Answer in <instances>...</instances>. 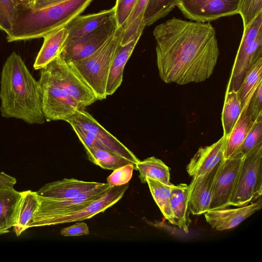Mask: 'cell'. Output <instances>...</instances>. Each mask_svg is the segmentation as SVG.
<instances>
[{"label":"cell","instance_id":"obj_1","mask_svg":"<svg viewBox=\"0 0 262 262\" xmlns=\"http://www.w3.org/2000/svg\"><path fill=\"white\" fill-rule=\"evenodd\" d=\"M157 65L166 83L202 82L213 74L219 56L216 32L209 22L175 17L157 26Z\"/></svg>","mask_w":262,"mask_h":262},{"label":"cell","instance_id":"obj_2","mask_svg":"<svg viewBox=\"0 0 262 262\" xmlns=\"http://www.w3.org/2000/svg\"><path fill=\"white\" fill-rule=\"evenodd\" d=\"M0 99L3 117L20 119L30 124L45 123L39 81L15 52L7 57L2 68Z\"/></svg>","mask_w":262,"mask_h":262},{"label":"cell","instance_id":"obj_3","mask_svg":"<svg viewBox=\"0 0 262 262\" xmlns=\"http://www.w3.org/2000/svg\"><path fill=\"white\" fill-rule=\"evenodd\" d=\"M93 0H65L40 9H18L8 42L43 37L50 32L65 27L79 15Z\"/></svg>","mask_w":262,"mask_h":262},{"label":"cell","instance_id":"obj_4","mask_svg":"<svg viewBox=\"0 0 262 262\" xmlns=\"http://www.w3.org/2000/svg\"><path fill=\"white\" fill-rule=\"evenodd\" d=\"M125 24L93 54L70 63L95 93L97 100L105 99L107 79L116 51L120 44Z\"/></svg>","mask_w":262,"mask_h":262},{"label":"cell","instance_id":"obj_5","mask_svg":"<svg viewBox=\"0 0 262 262\" xmlns=\"http://www.w3.org/2000/svg\"><path fill=\"white\" fill-rule=\"evenodd\" d=\"M262 195V144L245 155L229 206L242 207Z\"/></svg>","mask_w":262,"mask_h":262},{"label":"cell","instance_id":"obj_6","mask_svg":"<svg viewBox=\"0 0 262 262\" xmlns=\"http://www.w3.org/2000/svg\"><path fill=\"white\" fill-rule=\"evenodd\" d=\"M41 70L83 109L98 100L73 66L58 56Z\"/></svg>","mask_w":262,"mask_h":262},{"label":"cell","instance_id":"obj_7","mask_svg":"<svg viewBox=\"0 0 262 262\" xmlns=\"http://www.w3.org/2000/svg\"><path fill=\"white\" fill-rule=\"evenodd\" d=\"M112 187L108 183L73 198L52 199L37 195L38 206L29 228L36 227L39 222L53 217L75 211L102 196Z\"/></svg>","mask_w":262,"mask_h":262},{"label":"cell","instance_id":"obj_8","mask_svg":"<svg viewBox=\"0 0 262 262\" xmlns=\"http://www.w3.org/2000/svg\"><path fill=\"white\" fill-rule=\"evenodd\" d=\"M38 81L42 92V109L46 121H65L77 111L84 110L41 70Z\"/></svg>","mask_w":262,"mask_h":262},{"label":"cell","instance_id":"obj_9","mask_svg":"<svg viewBox=\"0 0 262 262\" xmlns=\"http://www.w3.org/2000/svg\"><path fill=\"white\" fill-rule=\"evenodd\" d=\"M245 155L236 152L219 164L211 188L209 210L229 207V203Z\"/></svg>","mask_w":262,"mask_h":262},{"label":"cell","instance_id":"obj_10","mask_svg":"<svg viewBox=\"0 0 262 262\" xmlns=\"http://www.w3.org/2000/svg\"><path fill=\"white\" fill-rule=\"evenodd\" d=\"M117 28L114 16L86 35L64 45L58 56L67 63L86 58L101 48Z\"/></svg>","mask_w":262,"mask_h":262},{"label":"cell","instance_id":"obj_11","mask_svg":"<svg viewBox=\"0 0 262 262\" xmlns=\"http://www.w3.org/2000/svg\"><path fill=\"white\" fill-rule=\"evenodd\" d=\"M65 121L70 125H76L91 134L96 142L95 147L117 154L135 165L139 161L132 151L106 130L84 110L77 111Z\"/></svg>","mask_w":262,"mask_h":262},{"label":"cell","instance_id":"obj_12","mask_svg":"<svg viewBox=\"0 0 262 262\" xmlns=\"http://www.w3.org/2000/svg\"><path fill=\"white\" fill-rule=\"evenodd\" d=\"M240 0H179L178 7L187 18L208 23L238 13Z\"/></svg>","mask_w":262,"mask_h":262},{"label":"cell","instance_id":"obj_13","mask_svg":"<svg viewBox=\"0 0 262 262\" xmlns=\"http://www.w3.org/2000/svg\"><path fill=\"white\" fill-rule=\"evenodd\" d=\"M129 185L112 187L102 196L84 207L68 214L57 216L43 220L36 227L56 225L90 219L103 212L119 202L123 196Z\"/></svg>","mask_w":262,"mask_h":262},{"label":"cell","instance_id":"obj_14","mask_svg":"<svg viewBox=\"0 0 262 262\" xmlns=\"http://www.w3.org/2000/svg\"><path fill=\"white\" fill-rule=\"evenodd\" d=\"M262 207L261 196L247 205L236 208H221L209 210L204 213L206 222L217 231L233 228Z\"/></svg>","mask_w":262,"mask_h":262},{"label":"cell","instance_id":"obj_15","mask_svg":"<svg viewBox=\"0 0 262 262\" xmlns=\"http://www.w3.org/2000/svg\"><path fill=\"white\" fill-rule=\"evenodd\" d=\"M225 137L210 145L200 147L186 166L191 177L204 175L214 168L224 159Z\"/></svg>","mask_w":262,"mask_h":262},{"label":"cell","instance_id":"obj_16","mask_svg":"<svg viewBox=\"0 0 262 262\" xmlns=\"http://www.w3.org/2000/svg\"><path fill=\"white\" fill-rule=\"evenodd\" d=\"M219 164L209 172L192 177L188 185L189 204L192 214H204L209 210L212 185Z\"/></svg>","mask_w":262,"mask_h":262},{"label":"cell","instance_id":"obj_17","mask_svg":"<svg viewBox=\"0 0 262 262\" xmlns=\"http://www.w3.org/2000/svg\"><path fill=\"white\" fill-rule=\"evenodd\" d=\"M260 57H262V32L246 49L237 50L227 90L237 91L247 72Z\"/></svg>","mask_w":262,"mask_h":262},{"label":"cell","instance_id":"obj_18","mask_svg":"<svg viewBox=\"0 0 262 262\" xmlns=\"http://www.w3.org/2000/svg\"><path fill=\"white\" fill-rule=\"evenodd\" d=\"M104 183L64 178L45 184L36 192L38 195L52 199L76 197L102 186Z\"/></svg>","mask_w":262,"mask_h":262},{"label":"cell","instance_id":"obj_19","mask_svg":"<svg viewBox=\"0 0 262 262\" xmlns=\"http://www.w3.org/2000/svg\"><path fill=\"white\" fill-rule=\"evenodd\" d=\"M114 16L113 7L97 13L76 16L65 26L68 31V36L64 46L95 30Z\"/></svg>","mask_w":262,"mask_h":262},{"label":"cell","instance_id":"obj_20","mask_svg":"<svg viewBox=\"0 0 262 262\" xmlns=\"http://www.w3.org/2000/svg\"><path fill=\"white\" fill-rule=\"evenodd\" d=\"M170 207L173 215V224L187 233L191 223L189 204V186L185 183L173 184L170 195Z\"/></svg>","mask_w":262,"mask_h":262},{"label":"cell","instance_id":"obj_21","mask_svg":"<svg viewBox=\"0 0 262 262\" xmlns=\"http://www.w3.org/2000/svg\"><path fill=\"white\" fill-rule=\"evenodd\" d=\"M22 195L12 186H0V235L14 226Z\"/></svg>","mask_w":262,"mask_h":262},{"label":"cell","instance_id":"obj_22","mask_svg":"<svg viewBox=\"0 0 262 262\" xmlns=\"http://www.w3.org/2000/svg\"><path fill=\"white\" fill-rule=\"evenodd\" d=\"M68 36L65 27L56 29L43 36V44L33 64L35 70H41L60 54Z\"/></svg>","mask_w":262,"mask_h":262},{"label":"cell","instance_id":"obj_23","mask_svg":"<svg viewBox=\"0 0 262 262\" xmlns=\"http://www.w3.org/2000/svg\"><path fill=\"white\" fill-rule=\"evenodd\" d=\"M140 36H137L128 43L119 44L116 51L107 79L106 94L112 95L120 86L123 79V70Z\"/></svg>","mask_w":262,"mask_h":262},{"label":"cell","instance_id":"obj_24","mask_svg":"<svg viewBox=\"0 0 262 262\" xmlns=\"http://www.w3.org/2000/svg\"><path fill=\"white\" fill-rule=\"evenodd\" d=\"M253 122L248 110L242 112L241 116L232 129L225 137L224 158L232 157L239 149L250 131Z\"/></svg>","mask_w":262,"mask_h":262},{"label":"cell","instance_id":"obj_25","mask_svg":"<svg viewBox=\"0 0 262 262\" xmlns=\"http://www.w3.org/2000/svg\"><path fill=\"white\" fill-rule=\"evenodd\" d=\"M36 192L31 190L23 191L22 198L19 205L13 231L19 236L29 228V225L38 206Z\"/></svg>","mask_w":262,"mask_h":262},{"label":"cell","instance_id":"obj_26","mask_svg":"<svg viewBox=\"0 0 262 262\" xmlns=\"http://www.w3.org/2000/svg\"><path fill=\"white\" fill-rule=\"evenodd\" d=\"M262 82V57L257 59L244 76L238 90L241 102L242 112H246L257 88Z\"/></svg>","mask_w":262,"mask_h":262},{"label":"cell","instance_id":"obj_27","mask_svg":"<svg viewBox=\"0 0 262 262\" xmlns=\"http://www.w3.org/2000/svg\"><path fill=\"white\" fill-rule=\"evenodd\" d=\"M242 108L238 91L226 90L222 113L223 136L227 137L239 119Z\"/></svg>","mask_w":262,"mask_h":262},{"label":"cell","instance_id":"obj_28","mask_svg":"<svg viewBox=\"0 0 262 262\" xmlns=\"http://www.w3.org/2000/svg\"><path fill=\"white\" fill-rule=\"evenodd\" d=\"M139 177L142 183H145L146 178L149 177L165 184H170L169 168L161 160L151 157L136 164Z\"/></svg>","mask_w":262,"mask_h":262},{"label":"cell","instance_id":"obj_29","mask_svg":"<svg viewBox=\"0 0 262 262\" xmlns=\"http://www.w3.org/2000/svg\"><path fill=\"white\" fill-rule=\"evenodd\" d=\"M145 180L152 198L163 215L170 224H173V215L170 203L173 184H165L149 177H146Z\"/></svg>","mask_w":262,"mask_h":262},{"label":"cell","instance_id":"obj_30","mask_svg":"<svg viewBox=\"0 0 262 262\" xmlns=\"http://www.w3.org/2000/svg\"><path fill=\"white\" fill-rule=\"evenodd\" d=\"M85 150L89 160L105 169L114 170L133 163L128 160L105 149L94 147L85 149Z\"/></svg>","mask_w":262,"mask_h":262},{"label":"cell","instance_id":"obj_31","mask_svg":"<svg viewBox=\"0 0 262 262\" xmlns=\"http://www.w3.org/2000/svg\"><path fill=\"white\" fill-rule=\"evenodd\" d=\"M179 0H148L144 14L143 23L149 26L168 15L176 6Z\"/></svg>","mask_w":262,"mask_h":262},{"label":"cell","instance_id":"obj_32","mask_svg":"<svg viewBox=\"0 0 262 262\" xmlns=\"http://www.w3.org/2000/svg\"><path fill=\"white\" fill-rule=\"evenodd\" d=\"M262 144V118L253 122L243 143L236 152L245 155L254 147Z\"/></svg>","mask_w":262,"mask_h":262},{"label":"cell","instance_id":"obj_33","mask_svg":"<svg viewBox=\"0 0 262 262\" xmlns=\"http://www.w3.org/2000/svg\"><path fill=\"white\" fill-rule=\"evenodd\" d=\"M18 8L13 0H0V29L8 33L17 15Z\"/></svg>","mask_w":262,"mask_h":262},{"label":"cell","instance_id":"obj_34","mask_svg":"<svg viewBox=\"0 0 262 262\" xmlns=\"http://www.w3.org/2000/svg\"><path fill=\"white\" fill-rule=\"evenodd\" d=\"M262 12V0H240L238 14L243 19L244 29Z\"/></svg>","mask_w":262,"mask_h":262},{"label":"cell","instance_id":"obj_35","mask_svg":"<svg viewBox=\"0 0 262 262\" xmlns=\"http://www.w3.org/2000/svg\"><path fill=\"white\" fill-rule=\"evenodd\" d=\"M134 169L137 170V167L133 163L116 168L107 178V182L111 187L126 184L132 179Z\"/></svg>","mask_w":262,"mask_h":262},{"label":"cell","instance_id":"obj_36","mask_svg":"<svg viewBox=\"0 0 262 262\" xmlns=\"http://www.w3.org/2000/svg\"><path fill=\"white\" fill-rule=\"evenodd\" d=\"M137 0H116L115 9V17L117 27L126 24Z\"/></svg>","mask_w":262,"mask_h":262},{"label":"cell","instance_id":"obj_37","mask_svg":"<svg viewBox=\"0 0 262 262\" xmlns=\"http://www.w3.org/2000/svg\"><path fill=\"white\" fill-rule=\"evenodd\" d=\"M262 82L260 83L253 95L248 108V113L251 121L254 122L262 118Z\"/></svg>","mask_w":262,"mask_h":262},{"label":"cell","instance_id":"obj_38","mask_svg":"<svg viewBox=\"0 0 262 262\" xmlns=\"http://www.w3.org/2000/svg\"><path fill=\"white\" fill-rule=\"evenodd\" d=\"M60 234L64 236L89 235V227L84 222H78L73 225L62 228L60 230Z\"/></svg>","mask_w":262,"mask_h":262},{"label":"cell","instance_id":"obj_39","mask_svg":"<svg viewBox=\"0 0 262 262\" xmlns=\"http://www.w3.org/2000/svg\"><path fill=\"white\" fill-rule=\"evenodd\" d=\"M148 0H137V2L129 15L125 28L128 27L134 20L143 21L144 12Z\"/></svg>","mask_w":262,"mask_h":262},{"label":"cell","instance_id":"obj_40","mask_svg":"<svg viewBox=\"0 0 262 262\" xmlns=\"http://www.w3.org/2000/svg\"><path fill=\"white\" fill-rule=\"evenodd\" d=\"M65 0H35L32 9L37 10L43 8Z\"/></svg>","mask_w":262,"mask_h":262},{"label":"cell","instance_id":"obj_41","mask_svg":"<svg viewBox=\"0 0 262 262\" xmlns=\"http://www.w3.org/2000/svg\"><path fill=\"white\" fill-rule=\"evenodd\" d=\"M18 9H32L35 0H13Z\"/></svg>","mask_w":262,"mask_h":262}]
</instances>
